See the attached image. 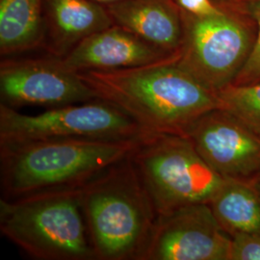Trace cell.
Here are the masks:
<instances>
[{
	"instance_id": "obj_1",
	"label": "cell",
	"mask_w": 260,
	"mask_h": 260,
	"mask_svg": "<svg viewBox=\"0 0 260 260\" xmlns=\"http://www.w3.org/2000/svg\"><path fill=\"white\" fill-rule=\"evenodd\" d=\"M79 75L99 99L117 106L148 133L185 135L198 119L221 108L218 93L177 61Z\"/></svg>"
},
{
	"instance_id": "obj_2",
	"label": "cell",
	"mask_w": 260,
	"mask_h": 260,
	"mask_svg": "<svg viewBox=\"0 0 260 260\" xmlns=\"http://www.w3.org/2000/svg\"><path fill=\"white\" fill-rule=\"evenodd\" d=\"M139 140L52 139L0 144L1 198L80 188L129 155Z\"/></svg>"
},
{
	"instance_id": "obj_3",
	"label": "cell",
	"mask_w": 260,
	"mask_h": 260,
	"mask_svg": "<svg viewBox=\"0 0 260 260\" xmlns=\"http://www.w3.org/2000/svg\"><path fill=\"white\" fill-rule=\"evenodd\" d=\"M96 259L142 260L157 213L129 155L79 188Z\"/></svg>"
},
{
	"instance_id": "obj_4",
	"label": "cell",
	"mask_w": 260,
	"mask_h": 260,
	"mask_svg": "<svg viewBox=\"0 0 260 260\" xmlns=\"http://www.w3.org/2000/svg\"><path fill=\"white\" fill-rule=\"evenodd\" d=\"M0 231L33 259H96L79 188L1 198Z\"/></svg>"
},
{
	"instance_id": "obj_5",
	"label": "cell",
	"mask_w": 260,
	"mask_h": 260,
	"mask_svg": "<svg viewBox=\"0 0 260 260\" xmlns=\"http://www.w3.org/2000/svg\"><path fill=\"white\" fill-rule=\"evenodd\" d=\"M130 157L157 216L186 205L209 204L226 180L182 134L147 133Z\"/></svg>"
},
{
	"instance_id": "obj_6",
	"label": "cell",
	"mask_w": 260,
	"mask_h": 260,
	"mask_svg": "<svg viewBox=\"0 0 260 260\" xmlns=\"http://www.w3.org/2000/svg\"><path fill=\"white\" fill-rule=\"evenodd\" d=\"M148 132L101 99L26 115L0 103V144L52 139H139Z\"/></svg>"
},
{
	"instance_id": "obj_7",
	"label": "cell",
	"mask_w": 260,
	"mask_h": 260,
	"mask_svg": "<svg viewBox=\"0 0 260 260\" xmlns=\"http://www.w3.org/2000/svg\"><path fill=\"white\" fill-rule=\"evenodd\" d=\"M252 45L247 29L223 12L211 17L186 13L177 64L219 92L233 83Z\"/></svg>"
},
{
	"instance_id": "obj_8",
	"label": "cell",
	"mask_w": 260,
	"mask_h": 260,
	"mask_svg": "<svg viewBox=\"0 0 260 260\" xmlns=\"http://www.w3.org/2000/svg\"><path fill=\"white\" fill-rule=\"evenodd\" d=\"M93 89L61 58L2 59L0 100L11 108L22 106L61 107L98 100Z\"/></svg>"
},
{
	"instance_id": "obj_9",
	"label": "cell",
	"mask_w": 260,
	"mask_h": 260,
	"mask_svg": "<svg viewBox=\"0 0 260 260\" xmlns=\"http://www.w3.org/2000/svg\"><path fill=\"white\" fill-rule=\"evenodd\" d=\"M231 250L209 204H196L157 216L142 260H230Z\"/></svg>"
},
{
	"instance_id": "obj_10",
	"label": "cell",
	"mask_w": 260,
	"mask_h": 260,
	"mask_svg": "<svg viewBox=\"0 0 260 260\" xmlns=\"http://www.w3.org/2000/svg\"><path fill=\"white\" fill-rule=\"evenodd\" d=\"M185 135L224 179L260 181V137L232 113L222 108L209 111Z\"/></svg>"
},
{
	"instance_id": "obj_11",
	"label": "cell",
	"mask_w": 260,
	"mask_h": 260,
	"mask_svg": "<svg viewBox=\"0 0 260 260\" xmlns=\"http://www.w3.org/2000/svg\"><path fill=\"white\" fill-rule=\"evenodd\" d=\"M178 54H172L152 46L120 25L96 32L80 42L62 62L71 70L115 71L177 61Z\"/></svg>"
},
{
	"instance_id": "obj_12",
	"label": "cell",
	"mask_w": 260,
	"mask_h": 260,
	"mask_svg": "<svg viewBox=\"0 0 260 260\" xmlns=\"http://www.w3.org/2000/svg\"><path fill=\"white\" fill-rule=\"evenodd\" d=\"M105 7L115 24L154 47L179 55L183 17L171 0H122Z\"/></svg>"
},
{
	"instance_id": "obj_13",
	"label": "cell",
	"mask_w": 260,
	"mask_h": 260,
	"mask_svg": "<svg viewBox=\"0 0 260 260\" xmlns=\"http://www.w3.org/2000/svg\"><path fill=\"white\" fill-rule=\"evenodd\" d=\"M48 54L63 58L80 42L114 23L106 7L93 0H45Z\"/></svg>"
},
{
	"instance_id": "obj_14",
	"label": "cell",
	"mask_w": 260,
	"mask_h": 260,
	"mask_svg": "<svg viewBox=\"0 0 260 260\" xmlns=\"http://www.w3.org/2000/svg\"><path fill=\"white\" fill-rule=\"evenodd\" d=\"M45 0H0V54L12 57L45 47Z\"/></svg>"
},
{
	"instance_id": "obj_15",
	"label": "cell",
	"mask_w": 260,
	"mask_h": 260,
	"mask_svg": "<svg viewBox=\"0 0 260 260\" xmlns=\"http://www.w3.org/2000/svg\"><path fill=\"white\" fill-rule=\"evenodd\" d=\"M209 205L223 231L260 234V181L226 179Z\"/></svg>"
},
{
	"instance_id": "obj_16",
	"label": "cell",
	"mask_w": 260,
	"mask_h": 260,
	"mask_svg": "<svg viewBox=\"0 0 260 260\" xmlns=\"http://www.w3.org/2000/svg\"><path fill=\"white\" fill-rule=\"evenodd\" d=\"M217 93L221 108L232 113L260 137V82L231 84Z\"/></svg>"
},
{
	"instance_id": "obj_17",
	"label": "cell",
	"mask_w": 260,
	"mask_h": 260,
	"mask_svg": "<svg viewBox=\"0 0 260 260\" xmlns=\"http://www.w3.org/2000/svg\"><path fill=\"white\" fill-rule=\"evenodd\" d=\"M249 10L258 25V31L250 55L233 81V85L237 86L260 82V0L252 1L249 6Z\"/></svg>"
},
{
	"instance_id": "obj_18",
	"label": "cell",
	"mask_w": 260,
	"mask_h": 260,
	"mask_svg": "<svg viewBox=\"0 0 260 260\" xmlns=\"http://www.w3.org/2000/svg\"><path fill=\"white\" fill-rule=\"evenodd\" d=\"M230 260H260V234L233 236Z\"/></svg>"
},
{
	"instance_id": "obj_19",
	"label": "cell",
	"mask_w": 260,
	"mask_h": 260,
	"mask_svg": "<svg viewBox=\"0 0 260 260\" xmlns=\"http://www.w3.org/2000/svg\"><path fill=\"white\" fill-rule=\"evenodd\" d=\"M177 2L184 12L196 17H211L223 13L211 0H177Z\"/></svg>"
},
{
	"instance_id": "obj_20",
	"label": "cell",
	"mask_w": 260,
	"mask_h": 260,
	"mask_svg": "<svg viewBox=\"0 0 260 260\" xmlns=\"http://www.w3.org/2000/svg\"><path fill=\"white\" fill-rule=\"evenodd\" d=\"M93 1H95V2H98V3H100V4H103L104 6H106V5L113 4V3H116V2H119V1H122V0H93Z\"/></svg>"
}]
</instances>
